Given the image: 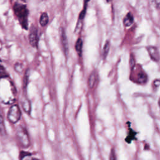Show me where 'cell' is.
Listing matches in <instances>:
<instances>
[{
    "instance_id": "cell-13",
    "label": "cell",
    "mask_w": 160,
    "mask_h": 160,
    "mask_svg": "<svg viewBox=\"0 0 160 160\" xmlns=\"http://www.w3.org/2000/svg\"><path fill=\"white\" fill-rule=\"evenodd\" d=\"M137 81L140 84H143L147 81V76L144 72H139L137 76Z\"/></svg>"
},
{
    "instance_id": "cell-22",
    "label": "cell",
    "mask_w": 160,
    "mask_h": 160,
    "mask_svg": "<svg viewBox=\"0 0 160 160\" xmlns=\"http://www.w3.org/2000/svg\"><path fill=\"white\" fill-rule=\"evenodd\" d=\"M153 84H154V85L156 86H159L160 85V80H159V79H156V80L154 81Z\"/></svg>"
},
{
    "instance_id": "cell-16",
    "label": "cell",
    "mask_w": 160,
    "mask_h": 160,
    "mask_svg": "<svg viewBox=\"0 0 160 160\" xmlns=\"http://www.w3.org/2000/svg\"><path fill=\"white\" fill-rule=\"evenodd\" d=\"M0 75H1V78H4L8 77V74L6 71V70H5V69H4V68L3 67L2 65H1Z\"/></svg>"
},
{
    "instance_id": "cell-20",
    "label": "cell",
    "mask_w": 160,
    "mask_h": 160,
    "mask_svg": "<svg viewBox=\"0 0 160 160\" xmlns=\"http://www.w3.org/2000/svg\"><path fill=\"white\" fill-rule=\"evenodd\" d=\"M109 160H116V154L115 151L113 149H111V151L109 154Z\"/></svg>"
},
{
    "instance_id": "cell-4",
    "label": "cell",
    "mask_w": 160,
    "mask_h": 160,
    "mask_svg": "<svg viewBox=\"0 0 160 160\" xmlns=\"http://www.w3.org/2000/svg\"><path fill=\"white\" fill-rule=\"evenodd\" d=\"M28 38H29L30 44L32 47L36 48L38 42V29L36 27H35L34 26H32L31 27Z\"/></svg>"
},
{
    "instance_id": "cell-18",
    "label": "cell",
    "mask_w": 160,
    "mask_h": 160,
    "mask_svg": "<svg viewBox=\"0 0 160 160\" xmlns=\"http://www.w3.org/2000/svg\"><path fill=\"white\" fill-rule=\"evenodd\" d=\"M14 69L16 71H18V72H20L22 70V66L20 63H16L14 65Z\"/></svg>"
},
{
    "instance_id": "cell-2",
    "label": "cell",
    "mask_w": 160,
    "mask_h": 160,
    "mask_svg": "<svg viewBox=\"0 0 160 160\" xmlns=\"http://www.w3.org/2000/svg\"><path fill=\"white\" fill-rule=\"evenodd\" d=\"M16 137L23 148H28L30 145V141L28 131L25 128L22 126H19L16 130Z\"/></svg>"
},
{
    "instance_id": "cell-7",
    "label": "cell",
    "mask_w": 160,
    "mask_h": 160,
    "mask_svg": "<svg viewBox=\"0 0 160 160\" xmlns=\"http://www.w3.org/2000/svg\"><path fill=\"white\" fill-rule=\"evenodd\" d=\"M148 51L151 58L154 61H158L159 60V54L158 49L154 46L148 47Z\"/></svg>"
},
{
    "instance_id": "cell-15",
    "label": "cell",
    "mask_w": 160,
    "mask_h": 160,
    "mask_svg": "<svg viewBox=\"0 0 160 160\" xmlns=\"http://www.w3.org/2000/svg\"><path fill=\"white\" fill-rule=\"evenodd\" d=\"M109 46H110V44H109V41L108 40L106 41L104 48H103V51H102V56L104 59L106 58L108 52H109Z\"/></svg>"
},
{
    "instance_id": "cell-24",
    "label": "cell",
    "mask_w": 160,
    "mask_h": 160,
    "mask_svg": "<svg viewBox=\"0 0 160 160\" xmlns=\"http://www.w3.org/2000/svg\"><path fill=\"white\" fill-rule=\"evenodd\" d=\"M159 106H160V98H159Z\"/></svg>"
},
{
    "instance_id": "cell-9",
    "label": "cell",
    "mask_w": 160,
    "mask_h": 160,
    "mask_svg": "<svg viewBox=\"0 0 160 160\" xmlns=\"http://www.w3.org/2000/svg\"><path fill=\"white\" fill-rule=\"evenodd\" d=\"M21 106L24 111H26L27 113L29 114L31 111V103L26 98V97L23 96L21 98Z\"/></svg>"
},
{
    "instance_id": "cell-5",
    "label": "cell",
    "mask_w": 160,
    "mask_h": 160,
    "mask_svg": "<svg viewBox=\"0 0 160 160\" xmlns=\"http://www.w3.org/2000/svg\"><path fill=\"white\" fill-rule=\"evenodd\" d=\"M88 1H86L84 2V8L81 11L79 16V18H78V21L77 23V26L75 28V32L76 33H79V31H81V27H82V21L85 17V14H86V8H87V3Z\"/></svg>"
},
{
    "instance_id": "cell-17",
    "label": "cell",
    "mask_w": 160,
    "mask_h": 160,
    "mask_svg": "<svg viewBox=\"0 0 160 160\" xmlns=\"http://www.w3.org/2000/svg\"><path fill=\"white\" fill-rule=\"evenodd\" d=\"M31 155V153L28 152H25V151H21L20 152V154H19V159L20 160H22L23 158L26 156H30Z\"/></svg>"
},
{
    "instance_id": "cell-3",
    "label": "cell",
    "mask_w": 160,
    "mask_h": 160,
    "mask_svg": "<svg viewBox=\"0 0 160 160\" xmlns=\"http://www.w3.org/2000/svg\"><path fill=\"white\" fill-rule=\"evenodd\" d=\"M21 115V112L19 106L17 104H13L9 109L7 114V118L9 121L14 124L20 119Z\"/></svg>"
},
{
    "instance_id": "cell-14",
    "label": "cell",
    "mask_w": 160,
    "mask_h": 160,
    "mask_svg": "<svg viewBox=\"0 0 160 160\" xmlns=\"http://www.w3.org/2000/svg\"><path fill=\"white\" fill-rule=\"evenodd\" d=\"M135 135H136V132L134 131H132L131 129H129V134H128V136L126 137V138L125 139L126 141L128 143H131V142L134 139Z\"/></svg>"
},
{
    "instance_id": "cell-23",
    "label": "cell",
    "mask_w": 160,
    "mask_h": 160,
    "mask_svg": "<svg viewBox=\"0 0 160 160\" xmlns=\"http://www.w3.org/2000/svg\"><path fill=\"white\" fill-rule=\"evenodd\" d=\"M27 160H39V159H38L37 158H29V159H28Z\"/></svg>"
},
{
    "instance_id": "cell-19",
    "label": "cell",
    "mask_w": 160,
    "mask_h": 160,
    "mask_svg": "<svg viewBox=\"0 0 160 160\" xmlns=\"http://www.w3.org/2000/svg\"><path fill=\"white\" fill-rule=\"evenodd\" d=\"M28 76H29V71H28V70L26 71L25 74H24V87H26V86H27Z\"/></svg>"
},
{
    "instance_id": "cell-11",
    "label": "cell",
    "mask_w": 160,
    "mask_h": 160,
    "mask_svg": "<svg viewBox=\"0 0 160 160\" xmlns=\"http://www.w3.org/2000/svg\"><path fill=\"white\" fill-rule=\"evenodd\" d=\"M49 21V17L46 12H42L39 18V23L41 26H45Z\"/></svg>"
},
{
    "instance_id": "cell-12",
    "label": "cell",
    "mask_w": 160,
    "mask_h": 160,
    "mask_svg": "<svg viewBox=\"0 0 160 160\" xmlns=\"http://www.w3.org/2000/svg\"><path fill=\"white\" fill-rule=\"evenodd\" d=\"M82 41L81 38H78L75 44V49L79 56H81L82 53Z\"/></svg>"
},
{
    "instance_id": "cell-21",
    "label": "cell",
    "mask_w": 160,
    "mask_h": 160,
    "mask_svg": "<svg viewBox=\"0 0 160 160\" xmlns=\"http://www.w3.org/2000/svg\"><path fill=\"white\" fill-rule=\"evenodd\" d=\"M129 64H130V67L131 68H132L134 65H135V61H134V57L132 56H131L130 58V61H129Z\"/></svg>"
},
{
    "instance_id": "cell-6",
    "label": "cell",
    "mask_w": 160,
    "mask_h": 160,
    "mask_svg": "<svg viewBox=\"0 0 160 160\" xmlns=\"http://www.w3.org/2000/svg\"><path fill=\"white\" fill-rule=\"evenodd\" d=\"M61 40L62 48L64 52V54L67 56L68 54V42L66 32L62 28H61Z\"/></svg>"
},
{
    "instance_id": "cell-8",
    "label": "cell",
    "mask_w": 160,
    "mask_h": 160,
    "mask_svg": "<svg viewBox=\"0 0 160 160\" xmlns=\"http://www.w3.org/2000/svg\"><path fill=\"white\" fill-rule=\"evenodd\" d=\"M97 78H98V74L95 71H93L89 75V78H88V86L89 88L92 89L94 87L96 80H97Z\"/></svg>"
},
{
    "instance_id": "cell-1",
    "label": "cell",
    "mask_w": 160,
    "mask_h": 160,
    "mask_svg": "<svg viewBox=\"0 0 160 160\" xmlns=\"http://www.w3.org/2000/svg\"><path fill=\"white\" fill-rule=\"evenodd\" d=\"M12 8L14 12L18 19L22 27L25 29H28V17L29 11L26 8V4L16 2L14 4Z\"/></svg>"
},
{
    "instance_id": "cell-10",
    "label": "cell",
    "mask_w": 160,
    "mask_h": 160,
    "mask_svg": "<svg viewBox=\"0 0 160 160\" xmlns=\"http://www.w3.org/2000/svg\"><path fill=\"white\" fill-rule=\"evenodd\" d=\"M133 21H134V18H133V16L132 14L129 12H128L126 16L124 18V19H123V24H124V26H131L132 23H133Z\"/></svg>"
}]
</instances>
